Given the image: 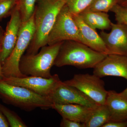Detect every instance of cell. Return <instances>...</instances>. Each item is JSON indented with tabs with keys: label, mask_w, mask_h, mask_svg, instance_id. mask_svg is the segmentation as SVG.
Returning <instances> with one entry per match:
<instances>
[{
	"label": "cell",
	"mask_w": 127,
	"mask_h": 127,
	"mask_svg": "<svg viewBox=\"0 0 127 127\" xmlns=\"http://www.w3.org/2000/svg\"><path fill=\"white\" fill-rule=\"evenodd\" d=\"M34 13L35 32L27 50V54L35 55L47 45L48 37L58 15L65 5L66 0H39Z\"/></svg>",
	"instance_id": "cell-1"
},
{
	"label": "cell",
	"mask_w": 127,
	"mask_h": 127,
	"mask_svg": "<svg viewBox=\"0 0 127 127\" xmlns=\"http://www.w3.org/2000/svg\"><path fill=\"white\" fill-rule=\"evenodd\" d=\"M102 127H127L126 121H109Z\"/></svg>",
	"instance_id": "cell-25"
},
{
	"label": "cell",
	"mask_w": 127,
	"mask_h": 127,
	"mask_svg": "<svg viewBox=\"0 0 127 127\" xmlns=\"http://www.w3.org/2000/svg\"><path fill=\"white\" fill-rule=\"evenodd\" d=\"M95 108L89 107L78 104L53 103L52 108L56 111L62 118L84 124Z\"/></svg>",
	"instance_id": "cell-14"
},
{
	"label": "cell",
	"mask_w": 127,
	"mask_h": 127,
	"mask_svg": "<svg viewBox=\"0 0 127 127\" xmlns=\"http://www.w3.org/2000/svg\"><path fill=\"white\" fill-rule=\"evenodd\" d=\"M3 76H3L2 72V64H1V62L0 60V78H2Z\"/></svg>",
	"instance_id": "cell-28"
},
{
	"label": "cell",
	"mask_w": 127,
	"mask_h": 127,
	"mask_svg": "<svg viewBox=\"0 0 127 127\" xmlns=\"http://www.w3.org/2000/svg\"><path fill=\"white\" fill-rule=\"evenodd\" d=\"M4 33V32H3L2 29L0 28V44H1V40H2Z\"/></svg>",
	"instance_id": "cell-27"
},
{
	"label": "cell",
	"mask_w": 127,
	"mask_h": 127,
	"mask_svg": "<svg viewBox=\"0 0 127 127\" xmlns=\"http://www.w3.org/2000/svg\"><path fill=\"white\" fill-rule=\"evenodd\" d=\"M111 11L114 13L117 23L127 27V7L117 4Z\"/></svg>",
	"instance_id": "cell-23"
},
{
	"label": "cell",
	"mask_w": 127,
	"mask_h": 127,
	"mask_svg": "<svg viewBox=\"0 0 127 127\" xmlns=\"http://www.w3.org/2000/svg\"><path fill=\"white\" fill-rule=\"evenodd\" d=\"M122 95H124V96H125L127 97V88L125 89L124 91H123L122 92L120 93Z\"/></svg>",
	"instance_id": "cell-29"
},
{
	"label": "cell",
	"mask_w": 127,
	"mask_h": 127,
	"mask_svg": "<svg viewBox=\"0 0 127 127\" xmlns=\"http://www.w3.org/2000/svg\"><path fill=\"white\" fill-rule=\"evenodd\" d=\"M72 40L81 43L79 30L72 14L65 5L58 15L48 37L47 45Z\"/></svg>",
	"instance_id": "cell-6"
},
{
	"label": "cell",
	"mask_w": 127,
	"mask_h": 127,
	"mask_svg": "<svg viewBox=\"0 0 127 127\" xmlns=\"http://www.w3.org/2000/svg\"><path fill=\"white\" fill-rule=\"evenodd\" d=\"M17 0H0V21L11 15Z\"/></svg>",
	"instance_id": "cell-22"
},
{
	"label": "cell",
	"mask_w": 127,
	"mask_h": 127,
	"mask_svg": "<svg viewBox=\"0 0 127 127\" xmlns=\"http://www.w3.org/2000/svg\"><path fill=\"white\" fill-rule=\"evenodd\" d=\"M105 104L110 113V121L127 120V97L115 91H108Z\"/></svg>",
	"instance_id": "cell-15"
},
{
	"label": "cell",
	"mask_w": 127,
	"mask_h": 127,
	"mask_svg": "<svg viewBox=\"0 0 127 127\" xmlns=\"http://www.w3.org/2000/svg\"><path fill=\"white\" fill-rule=\"evenodd\" d=\"M48 98L53 103L78 104L93 108L98 105L79 89L62 81Z\"/></svg>",
	"instance_id": "cell-9"
},
{
	"label": "cell",
	"mask_w": 127,
	"mask_h": 127,
	"mask_svg": "<svg viewBox=\"0 0 127 127\" xmlns=\"http://www.w3.org/2000/svg\"><path fill=\"white\" fill-rule=\"evenodd\" d=\"M110 120V113L106 105H98L84 124V127H102Z\"/></svg>",
	"instance_id": "cell-17"
},
{
	"label": "cell",
	"mask_w": 127,
	"mask_h": 127,
	"mask_svg": "<svg viewBox=\"0 0 127 127\" xmlns=\"http://www.w3.org/2000/svg\"><path fill=\"white\" fill-rule=\"evenodd\" d=\"M72 16L79 29L81 43L95 51L109 55L104 42L96 30L85 23L78 14Z\"/></svg>",
	"instance_id": "cell-13"
},
{
	"label": "cell",
	"mask_w": 127,
	"mask_h": 127,
	"mask_svg": "<svg viewBox=\"0 0 127 127\" xmlns=\"http://www.w3.org/2000/svg\"><path fill=\"white\" fill-rule=\"evenodd\" d=\"M111 29L109 33L102 31L99 34L109 55L127 56V27L112 22Z\"/></svg>",
	"instance_id": "cell-10"
},
{
	"label": "cell",
	"mask_w": 127,
	"mask_h": 127,
	"mask_svg": "<svg viewBox=\"0 0 127 127\" xmlns=\"http://www.w3.org/2000/svg\"><path fill=\"white\" fill-rule=\"evenodd\" d=\"M60 126L61 127H85L83 123L62 118Z\"/></svg>",
	"instance_id": "cell-24"
},
{
	"label": "cell",
	"mask_w": 127,
	"mask_h": 127,
	"mask_svg": "<svg viewBox=\"0 0 127 127\" xmlns=\"http://www.w3.org/2000/svg\"><path fill=\"white\" fill-rule=\"evenodd\" d=\"M0 112L8 122L9 127H26L27 125L20 117L14 111L0 103Z\"/></svg>",
	"instance_id": "cell-19"
},
{
	"label": "cell",
	"mask_w": 127,
	"mask_h": 127,
	"mask_svg": "<svg viewBox=\"0 0 127 127\" xmlns=\"http://www.w3.org/2000/svg\"><path fill=\"white\" fill-rule=\"evenodd\" d=\"M0 98L6 104L30 112L40 108H52L53 104L46 97L39 95L23 87L6 83L0 78Z\"/></svg>",
	"instance_id": "cell-3"
},
{
	"label": "cell",
	"mask_w": 127,
	"mask_h": 127,
	"mask_svg": "<svg viewBox=\"0 0 127 127\" xmlns=\"http://www.w3.org/2000/svg\"><path fill=\"white\" fill-rule=\"evenodd\" d=\"M9 125L4 116L0 112V127H8Z\"/></svg>",
	"instance_id": "cell-26"
},
{
	"label": "cell",
	"mask_w": 127,
	"mask_h": 127,
	"mask_svg": "<svg viewBox=\"0 0 127 127\" xmlns=\"http://www.w3.org/2000/svg\"><path fill=\"white\" fill-rule=\"evenodd\" d=\"M93 74L100 78L112 76L127 80V56L108 55L94 68Z\"/></svg>",
	"instance_id": "cell-11"
},
{
	"label": "cell",
	"mask_w": 127,
	"mask_h": 127,
	"mask_svg": "<svg viewBox=\"0 0 127 127\" xmlns=\"http://www.w3.org/2000/svg\"><path fill=\"white\" fill-rule=\"evenodd\" d=\"M119 0H93L84 10L107 12L117 4Z\"/></svg>",
	"instance_id": "cell-20"
},
{
	"label": "cell",
	"mask_w": 127,
	"mask_h": 127,
	"mask_svg": "<svg viewBox=\"0 0 127 127\" xmlns=\"http://www.w3.org/2000/svg\"><path fill=\"white\" fill-rule=\"evenodd\" d=\"M11 18L1 40L0 60L4 63L15 46L22 25L20 15L16 6L12 12Z\"/></svg>",
	"instance_id": "cell-12"
},
{
	"label": "cell",
	"mask_w": 127,
	"mask_h": 127,
	"mask_svg": "<svg viewBox=\"0 0 127 127\" xmlns=\"http://www.w3.org/2000/svg\"><path fill=\"white\" fill-rule=\"evenodd\" d=\"M63 42L44 46L40 52L35 55H23L19 64L21 72L26 76L50 78L52 76L51 69Z\"/></svg>",
	"instance_id": "cell-4"
},
{
	"label": "cell",
	"mask_w": 127,
	"mask_h": 127,
	"mask_svg": "<svg viewBox=\"0 0 127 127\" xmlns=\"http://www.w3.org/2000/svg\"><path fill=\"white\" fill-rule=\"evenodd\" d=\"M93 0H66L65 5L71 14L78 15L90 5Z\"/></svg>",
	"instance_id": "cell-21"
},
{
	"label": "cell",
	"mask_w": 127,
	"mask_h": 127,
	"mask_svg": "<svg viewBox=\"0 0 127 127\" xmlns=\"http://www.w3.org/2000/svg\"><path fill=\"white\" fill-rule=\"evenodd\" d=\"M1 51V45L0 44V54Z\"/></svg>",
	"instance_id": "cell-30"
},
{
	"label": "cell",
	"mask_w": 127,
	"mask_h": 127,
	"mask_svg": "<svg viewBox=\"0 0 127 127\" xmlns=\"http://www.w3.org/2000/svg\"><path fill=\"white\" fill-rule=\"evenodd\" d=\"M36 0H17L16 6L20 15L22 23L27 22L34 15Z\"/></svg>",
	"instance_id": "cell-18"
},
{
	"label": "cell",
	"mask_w": 127,
	"mask_h": 127,
	"mask_svg": "<svg viewBox=\"0 0 127 127\" xmlns=\"http://www.w3.org/2000/svg\"><path fill=\"white\" fill-rule=\"evenodd\" d=\"M35 30L34 14L29 20L22 23L15 46L9 56L2 64L3 77L21 78L27 76L21 72L19 64L24 53L33 38Z\"/></svg>",
	"instance_id": "cell-5"
},
{
	"label": "cell",
	"mask_w": 127,
	"mask_h": 127,
	"mask_svg": "<svg viewBox=\"0 0 127 127\" xmlns=\"http://www.w3.org/2000/svg\"><path fill=\"white\" fill-rule=\"evenodd\" d=\"M78 15L85 23L95 30L104 31L111 29L112 22L106 12L84 10Z\"/></svg>",
	"instance_id": "cell-16"
},
{
	"label": "cell",
	"mask_w": 127,
	"mask_h": 127,
	"mask_svg": "<svg viewBox=\"0 0 127 127\" xmlns=\"http://www.w3.org/2000/svg\"><path fill=\"white\" fill-rule=\"evenodd\" d=\"M108 55L93 50L76 41H63L54 65L61 67L73 66L80 69L94 68Z\"/></svg>",
	"instance_id": "cell-2"
},
{
	"label": "cell",
	"mask_w": 127,
	"mask_h": 127,
	"mask_svg": "<svg viewBox=\"0 0 127 127\" xmlns=\"http://www.w3.org/2000/svg\"><path fill=\"white\" fill-rule=\"evenodd\" d=\"M63 82L79 89L98 105L105 104L108 91L104 81L94 74H75L71 79Z\"/></svg>",
	"instance_id": "cell-7"
},
{
	"label": "cell",
	"mask_w": 127,
	"mask_h": 127,
	"mask_svg": "<svg viewBox=\"0 0 127 127\" xmlns=\"http://www.w3.org/2000/svg\"><path fill=\"white\" fill-rule=\"evenodd\" d=\"M2 81L14 86L23 87L37 94L48 97L61 84L57 74L52 75L50 78L40 77L27 76L24 77H3Z\"/></svg>",
	"instance_id": "cell-8"
}]
</instances>
